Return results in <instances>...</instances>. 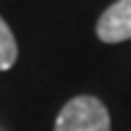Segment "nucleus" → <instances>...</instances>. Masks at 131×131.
I'll return each instance as SVG.
<instances>
[{"instance_id": "nucleus-1", "label": "nucleus", "mask_w": 131, "mask_h": 131, "mask_svg": "<svg viewBox=\"0 0 131 131\" xmlns=\"http://www.w3.org/2000/svg\"><path fill=\"white\" fill-rule=\"evenodd\" d=\"M109 126L107 107L92 95H78L63 104L53 131H109Z\"/></svg>"}, {"instance_id": "nucleus-2", "label": "nucleus", "mask_w": 131, "mask_h": 131, "mask_svg": "<svg viewBox=\"0 0 131 131\" xmlns=\"http://www.w3.org/2000/svg\"><path fill=\"white\" fill-rule=\"evenodd\" d=\"M97 37L104 44H119L131 39V0H117L100 15Z\"/></svg>"}, {"instance_id": "nucleus-3", "label": "nucleus", "mask_w": 131, "mask_h": 131, "mask_svg": "<svg viewBox=\"0 0 131 131\" xmlns=\"http://www.w3.org/2000/svg\"><path fill=\"white\" fill-rule=\"evenodd\" d=\"M17 61V41L12 29L0 17V70H10Z\"/></svg>"}]
</instances>
